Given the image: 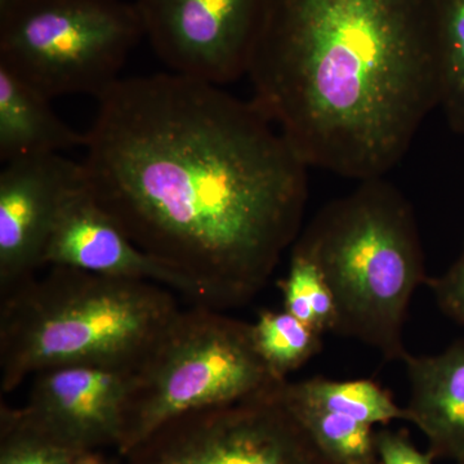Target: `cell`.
<instances>
[{
	"mask_svg": "<svg viewBox=\"0 0 464 464\" xmlns=\"http://www.w3.org/2000/svg\"><path fill=\"white\" fill-rule=\"evenodd\" d=\"M134 368L70 365L34 375L26 404L32 422L76 447L118 450Z\"/></svg>",
	"mask_w": 464,
	"mask_h": 464,
	"instance_id": "cell-10",
	"label": "cell"
},
{
	"mask_svg": "<svg viewBox=\"0 0 464 464\" xmlns=\"http://www.w3.org/2000/svg\"><path fill=\"white\" fill-rule=\"evenodd\" d=\"M85 182L83 164L61 154L5 163L0 173V295L35 276L66 198Z\"/></svg>",
	"mask_w": 464,
	"mask_h": 464,
	"instance_id": "cell-9",
	"label": "cell"
},
{
	"mask_svg": "<svg viewBox=\"0 0 464 464\" xmlns=\"http://www.w3.org/2000/svg\"><path fill=\"white\" fill-rule=\"evenodd\" d=\"M282 290L285 311L317 332H333L335 306L331 290L315 264L297 250H292Z\"/></svg>",
	"mask_w": 464,
	"mask_h": 464,
	"instance_id": "cell-19",
	"label": "cell"
},
{
	"mask_svg": "<svg viewBox=\"0 0 464 464\" xmlns=\"http://www.w3.org/2000/svg\"><path fill=\"white\" fill-rule=\"evenodd\" d=\"M266 0H134L143 33L172 72L219 85L248 72Z\"/></svg>",
	"mask_w": 464,
	"mask_h": 464,
	"instance_id": "cell-8",
	"label": "cell"
},
{
	"mask_svg": "<svg viewBox=\"0 0 464 464\" xmlns=\"http://www.w3.org/2000/svg\"><path fill=\"white\" fill-rule=\"evenodd\" d=\"M252 102L308 167L365 181L439 106L436 0H266Z\"/></svg>",
	"mask_w": 464,
	"mask_h": 464,
	"instance_id": "cell-2",
	"label": "cell"
},
{
	"mask_svg": "<svg viewBox=\"0 0 464 464\" xmlns=\"http://www.w3.org/2000/svg\"><path fill=\"white\" fill-rule=\"evenodd\" d=\"M282 390L286 398L346 415L372 427L392 420H408L405 408H400L389 391L372 380L333 381L314 377L284 382Z\"/></svg>",
	"mask_w": 464,
	"mask_h": 464,
	"instance_id": "cell-14",
	"label": "cell"
},
{
	"mask_svg": "<svg viewBox=\"0 0 464 464\" xmlns=\"http://www.w3.org/2000/svg\"><path fill=\"white\" fill-rule=\"evenodd\" d=\"M411 384L408 422L422 431L432 457L464 460V338L438 355L404 359Z\"/></svg>",
	"mask_w": 464,
	"mask_h": 464,
	"instance_id": "cell-12",
	"label": "cell"
},
{
	"mask_svg": "<svg viewBox=\"0 0 464 464\" xmlns=\"http://www.w3.org/2000/svg\"><path fill=\"white\" fill-rule=\"evenodd\" d=\"M0 464H110L102 450L69 444L18 408L0 405Z\"/></svg>",
	"mask_w": 464,
	"mask_h": 464,
	"instance_id": "cell-15",
	"label": "cell"
},
{
	"mask_svg": "<svg viewBox=\"0 0 464 464\" xmlns=\"http://www.w3.org/2000/svg\"><path fill=\"white\" fill-rule=\"evenodd\" d=\"M253 341L252 324L207 306L179 310L134 368L123 435V457L174 418L276 389Z\"/></svg>",
	"mask_w": 464,
	"mask_h": 464,
	"instance_id": "cell-5",
	"label": "cell"
},
{
	"mask_svg": "<svg viewBox=\"0 0 464 464\" xmlns=\"http://www.w3.org/2000/svg\"><path fill=\"white\" fill-rule=\"evenodd\" d=\"M375 454L381 464H433L431 453H422L401 432H374Z\"/></svg>",
	"mask_w": 464,
	"mask_h": 464,
	"instance_id": "cell-21",
	"label": "cell"
},
{
	"mask_svg": "<svg viewBox=\"0 0 464 464\" xmlns=\"http://www.w3.org/2000/svg\"><path fill=\"white\" fill-rule=\"evenodd\" d=\"M43 267L78 268L105 276L145 280L176 290L200 306L192 284L140 249L92 197L85 182L58 210Z\"/></svg>",
	"mask_w": 464,
	"mask_h": 464,
	"instance_id": "cell-11",
	"label": "cell"
},
{
	"mask_svg": "<svg viewBox=\"0 0 464 464\" xmlns=\"http://www.w3.org/2000/svg\"><path fill=\"white\" fill-rule=\"evenodd\" d=\"M456 464H464V460H462V462H458Z\"/></svg>",
	"mask_w": 464,
	"mask_h": 464,
	"instance_id": "cell-24",
	"label": "cell"
},
{
	"mask_svg": "<svg viewBox=\"0 0 464 464\" xmlns=\"http://www.w3.org/2000/svg\"><path fill=\"white\" fill-rule=\"evenodd\" d=\"M179 311L159 284L50 267L2 295L0 391L60 366L136 368Z\"/></svg>",
	"mask_w": 464,
	"mask_h": 464,
	"instance_id": "cell-3",
	"label": "cell"
},
{
	"mask_svg": "<svg viewBox=\"0 0 464 464\" xmlns=\"http://www.w3.org/2000/svg\"><path fill=\"white\" fill-rule=\"evenodd\" d=\"M82 161L92 197L149 256L241 306L299 237L307 164L252 101L166 72L97 97Z\"/></svg>",
	"mask_w": 464,
	"mask_h": 464,
	"instance_id": "cell-1",
	"label": "cell"
},
{
	"mask_svg": "<svg viewBox=\"0 0 464 464\" xmlns=\"http://www.w3.org/2000/svg\"><path fill=\"white\" fill-rule=\"evenodd\" d=\"M14 0H0V12L5 11Z\"/></svg>",
	"mask_w": 464,
	"mask_h": 464,
	"instance_id": "cell-22",
	"label": "cell"
},
{
	"mask_svg": "<svg viewBox=\"0 0 464 464\" xmlns=\"http://www.w3.org/2000/svg\"><path fill=\"white\" fill-rule=\"evenodd\" d=\"M253 341L268 371L280 381L322 350V334L288 311H262L252 324Z\"/></svg>",
	"mask_w": 464,
	"mask_h": 464,
	"instance_id": "cell-17",
	"label": "cell"
},
{
	"mask_svg": "<svg viewBox=\"0 0 464 464\" xmlns=\"http://www.w3.org/2000/svg\"><path fill=\"white\" fill-rule=\"evenodd\" d=\"M282 384L174 418L128 451L124 464H331L283 401Z\"/></svg>",
	"mask_w": 464,
	"mask_h": 464,
	"instance_id": "cell-7",
	"label": "cell"
},
{
	"mask_svg": "<svg viewBox=\"0 0 464 464\" xmlns=\"http://www.w3.org/2000/svg\"><path fill=\"white\" fill-rule=\"evenodd\" d=\"M438 3L440 100L449 127L464 134V0Z\"/></svg>",
	"mask_w": 464,
	"mask_h": 464,
	"instance_id": "cell-18",
	"label": "cell"
},
{
	"mask_svg": "<svg viewBox=\"0 0 464 464\" xmlns=\"http://www.w3.org/2000/svg\"><path fill=\"white\" fill-rule=\"evenodd\" d=\"M282 387L283 401L329 463L364 464L377 459L373 427L346 415L286 398Z\"/></svg>",
	"mask_w": 464,
	"mask_h": 464,
	"instance_id": "cell-16",
	"label": "cell"
},
{
	"mask_svg": "<svg viewBox=\"0 0 464 464\" xmlns=\"http://www.w3.org/2000/svg\"><path fill=\"white\" fill-rule=\"evenodd\" d=\"M315 264L335 306L333 333L404 362V325L418 286L427 283L411 204L383 177L323 208L293 244Z\"/></svg>",
	"mask_w": 464,
	"mask_h": 464,
	"instance_id": "cell-4",
	"label": "cell"
},
{
	"mask_svg": "<svg viewBox=\"0 0 464 464\" xmlns=\"http://www.w3.org/2000/svg\"><path fill=\"white\" fill-rule=\"evenodd\" d=\"M364 464H381V463H380V460L375 459V460H373V462H369V463H364Z\"/></svg>",
	"mask_w": 464,
	"mask_h": 464,
	"instance_id": "cell-23",
	"label": "cell"
},
{
	"mask_svg": "<svg viewBox=\"0 0 464 464\" xmlns=\"http://www.w3.org/2000/svg\"><path fill=\"white\" fill-rule=\"evenodd\" d=\"M142 38L134 2L14 0L0 12V66L48 99H97Z\"/></svg>",
	"mask_w": 464,
	"mask_h": 464,
	"instance_id": "cell-6",
	"label": "cell"
},
{
	"mask_svg": "<svg viewBox=\"0 0 464 464\" xmlns=\"http://www.w3.org/2000/svg\"><path fill=\"white\" fill-rule=\"evenodd\" d=\"M51 99L0 66V159L3 163L84 148L85 133L72 130L52 109Z\"/></svg>",
	"mask_w": 464,
	"mask_h": 464,
	"instance_id": "cell-13",
	"label": "cell"
},
{
	"mask_svg": "<svg viewBox=\"0 0 464 464\" xmlns=\"http://www.w3.org/2000/svg\"><path fill=\"white\" fill-rule=\"evenodd\" d=\"M440 310L464 329V243L457 261L441 276L429 277L426 283Z\"/></svg>",
	"mask_w": 464,
	"mask_h": 464,
	"instance_id": "cell-20",
	"label": "cell"
}]
</instances>
